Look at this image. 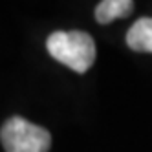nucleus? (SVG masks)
<instances>
[{"label":"nucleus","instance_id":"f257e3e1","mask_svg":"<svg viewBox=\"0 0 152 152\" xmlns=\"http://www.w3.org/2000/svg\"><path fill=\"white\" fill-rule=\"evenodd\" d=\"M46 48L55 61L77 73L88 72L95 61V42L84 31H53Z\"/></svg>","mask_w":152,"mask_h":152},{"label":"nucleus","instance_id":"f03ea898","mask_svg":"<svg viewBox=\"0 0 152 152\" xmlns=\"http://www.w3.org/2000/svg\"><path fill=\"white\" fill-rule=\"evenodd\" d=\"M0 141L6 152H48L51 147V136L28 119L13 115L0 128Z\"/></svg>","mask_w":152,"mask_h":152},{"label":"nucleus","instance_id":"7ed1b4c3","mask_svg":"<svg viewBox=\"0 0 152 152\" xmlns=\"http://www.w3.org/2000/svg\"><path fill=\"white\" fill-rule=\"evenodd\" d=\"M126 44L134 51L152 53V18H139L130 26L126 33Z\"/></svg>","mask_w":152,"mask_h":152},{"label":"nucleus","instance_id":"20e7f679","mask_svg":"<svg viewBox=\"0 0 152 152\" xmlns=\"http://www.w3.org/2000/svg\"><path fill=\"white\" fill-rule=\"evenodd\" d=\"M134 11L132 0H103L95 7V20L99 24H110L115 18L128 17Z\"/></svg>","mask_w":152,"mask_h":152}]
</instances>
